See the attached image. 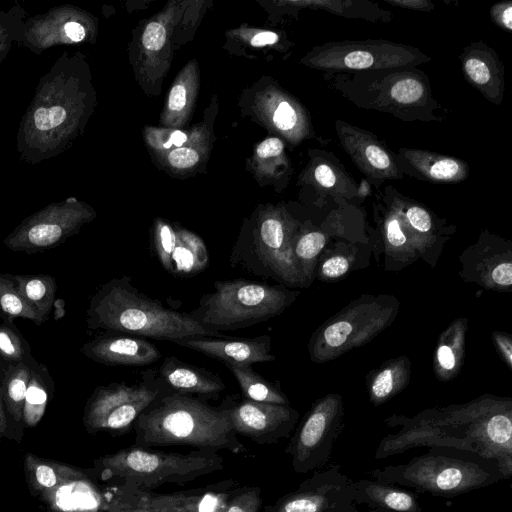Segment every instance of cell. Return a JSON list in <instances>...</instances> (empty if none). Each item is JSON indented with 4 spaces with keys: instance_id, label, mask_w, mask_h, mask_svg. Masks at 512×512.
I'll return each mask as SVG.
<instances>
[{
    "instance_id": "1",
    "label": "cell",
    "mask_w": 512,
    "mask_h": 512,
    "mask_svg": "<svg viewBox=\"0 0 512 512\" xmlns=\"http://www.w3.org/2000/svg\"><path fill=\"white\" fill-rule=\"evenodd\" d=\"M396 433L385 436L374 457L384 459L417 447H452L497 462L505 480L512 475V410L509 401L481 400L424 411L414 418L386 419Z\"/></svg>"
},
{
    "instance_id": "2",
    "label": "cell",
    "mask_w": 512,
    "mask_h": 512,
    "mask_svg": "<svg viewBox=\"0 0 512 512\" xmlns=\"http://www.w3.org/2000/svg\"><path fill=\"white\" fill-rule=\"evenodd\" d=\"M91 106L88 73L80 52H63L40 77L21 117L16 151L35 165L67 151L81 134Z\"/></svg>"
},
{
    "instance_id": "3",
    "label": "cell",
    "mask_w": 512,
    "mask_h": 512,
    "mask_svg": "<svg viewBox=\"0 0 512 512\" xmlns=\"http://www.w3.org/2000/svg\"><path fill=\"white\" fill-rule=\"evenodd\" d=\"M135 446L188 445L198 450L246 451L234 432L228 404L212 407L200 398L169 388L136 420Z\"/></svg>"
},
{
    "instance_id": "4",
    "label": "cell",
    "mask_w": 512,
    "mask_h": 512,
    "mask_svg": "<svg viewBox=\"0 0 512 512\" xmlns=\"http://www.w3.org/2000/svg\"><path fill=\"white\" fill-rule=\"evenodd\" d=\"M86 322L89 329L143 338L176 341L186 337H224L196 321L190 313L168 309L139 291L130 276L115 277L91 297Z\"/></svg>"
},
{
    "instance_id": "5",
    "label": "cell",
    "mask_w": 512,
    "mask_h": 512,
    "mask_svg": "<svg viewBox=\"0 0 512 512\" xmlns=\"http://www.w3.org/2000/svg\"><path fill=\"white\" fill-rule=\"evenodd\" d=\"M368 475L417 493L446 498L505 480L496 461L452 447H430L406 463L377 468Z\"/></svg>"
},
{
    "instance_id": "6",
    "label": "cell",
    "mask_w": 512,
    "mask_h": 512,
    "mask_svg": "<svg viewBox=\"0 0 512 512\" xmlns=\"http://www.w3.org/2000/svg\"><path fill=\"white\" fill-rule=\"evenodd\" d=\"M95 466L103 480L117 481L121 489L148 491L215 473L223 469L224 459L210 450L167 453L133 445L98 459Z\"/></svg>"
},
{
    "instance_id": "7",
    "label": "cell",
    "mask_w": 512,
    "mask_h": 512,
    "mask_svg": "<svg viewBox=\"0 0 512 512\" xmlns=\"http://www.w3.org/2000/svg\"><path fill=\"white\" fill-rule=\"evenodd\" d=\"M335 80L337 89L360 107L387 112L402 120L438 119L433 115L438 103L422 71H361L353 72L351 77L338 73Z\"/></svg>"
},
{
    "instance_id": "8",
    "label": "cell",
    "mask_w": 512,
    "mask_h": 512,
    "mask_svg": "<svg viewBox=\"0 0 512 512\" xmlns=\"http://www.w3.org/2000/svg\"><path fill=\"white\" fill-rule=\"evenodd\" d=\"M214 291L204 294L190 315L216 331L246 328L282 313L297 293L282 285L244 279L214 282Z\"/></svg>"
},
{
    "instance_id": "9",
    "label": "cell",
    "mask_w": 512,
    "mask_h": 512,
    "mask_svg": "<svg viewBox=\"0 0 512 512\" xmlns=\"http://www.w3.org/2000/svg\"><path fill=\"white\" fill-rule=\"evenodd\" d=\"M430 60L418 48L383 39L330 41L307 56L308 65L330 74L415 68Z\"/></svg>"
},
{
    "instance_id": "10",
    "label": "cell",
    "mask_w": 512,
    "mask_h": 512,
    "mask_svg": "<svg viewBox=\"0 0 512 512\" xmlns=\"http://www.w3.org/2000/svg\"><path fill=\"white\" fill-rule=\"evenodd\" d=\"M145 371L142 381L113 382L95 388L88 399L83 421L89 431H126L168 387L157 371Z\"/></svg>"
},
{
    "instance_id": "11",
    "label": "cell",
    "mask_w": 512,
    "mask_h": 512,
    "mask_svg": "<svg viewBox=\"0 0 512 512\" xmlns=\"http://www.w3.org/2000/svg\"><path fill=\"white\" fill-rule=\"evenodd\" d=\"M295 236L290 225L279 215L264 217L250 244L232 250V265L289 286H299L305 279L293 252Z\"/></svg>"
},
{
    "instance_id": "12",
    "label": "cell",
    "mask_w": 512,
    "mask_h": 512,
    "mask_svg": "<svg viewBox=\"0 0 512 512\" xmlns=\"http://www.w3.org/2000/svg\"><path fill=\"white\" fill-rule=\"evenodd\" d=\"M95 217V211L75 197L52 202L23 219L4 239L14 252L33 254L55 248Z\"/></svg>"
},
{
    "instance_id": "13",
    "label": "cell",
    "mask_w": 512,
    "mask_h": 512,
    "mask_svg": "<svg viewBox=\"0 0 512 512\" xmlns=\"http://www.w3.org/2000/svg\"><path fill=\"white\" fill-rule=\"evenodd\" d=\"M343 417L338 395H327L314 403L286 448L296 473L315 471L328 462L342 430Z\"/></svg>"
},
{
    "instance_id": "14",
    "label": "cell",
    "mask_w": 512,
    "mask_h": 512,
    "mask_svg": "<svg viewBox=\"0 0 512 512\" xmlns=\"http://www.w3.org/2000/svg\"><path fill=\"white\" fill-rule=\"evenodd\" d=\"M93 24L91 17L79 7L58 5L25 20L19 47L41 55L56 46L83 43L93 35Z\"/></svg>"
},
{
    "instance_id": "15",
    "label": "cell",
    "mask_w": 512,
    "mask_h": 512,
    "mask_svg": "<svg viewBox=\"0 0 512 512\" xmlns=\"http://www.w3.org/2000/svg\"><path fill=\"white\" fill-rule=\"evenodd\" d=\"M353 480L334 464L315 471L300 486L272 505L265 512H337L353 502Z\"/></svg>"
},
{
    "instance_id": "16",
    "label": "cell",
    "mask_w": 512,
    "mask_h": 512,
    "mask_svg": "<svg viewBox=\"0 0 512 512\" xmlns=\"http://www.w3.org/2000/svg\"><path fill=\"white\" fill-rule=\"evenodd\" d=\"M232 428L258 444H271L287 437L294 429L299 414L289 405L262 403L242 399L228 404Z\"/></svg>"
},
{
    "instance_id": "17",
    "label": "cell",
    "mask_w": 512,
    "mask_h": 512,
    "mask_svg": "<svg viewBox=\"0 0 512 512\" xmlns=\"http://www.w3.org/2000/svg\"><path fill=\"white\" fill-rule=\"evenodd\" d=\"M335 130L342 148L372 185L403 177L394 154L375 135L343 120H336Z\"/></svg>"
},
{
    "instance_id": "18",
    "label": "cell",
    "mask_w": 512,
    "mask_h": 512,
    "mask_svg": "<svg viewBox=\"0 0 512 512\" xmlns=\"http://www.w3.org/2000/svg\"><path fill=\"white\" fill-rule=\"evenodd\" d=\"M153 247L162 267L175 277L196 276L209 264L208 249L199 236L165 222L155 226Z\"/></svg>"
},
{
    "instance_id": "19",
    "label": "cell",
    "mask_w": 512,
    "mask_h": 512,
    "mask_svg": "<svg viewBox=\"0 0 512 512\" xmlns=\"http://www.w3.org/2000/svg\"><path fill=\"white\" fill-rule=\"evenodd\" d=\"M80 351L107 366H147L161 358V352L143 337L129 334L98 336L84 343Z\"/></svg>"
},
{
    "instance_id": "20",
    "label": "cell",
    "mask_w": 512,
    "mask_h": 512,
    "mask_svg": "<svg viewBox=\"0 0 512 512\" xmlns=\"http://www.w3.org/2000/svg\"><path fill=\"white\" fill-rule=\"evenodd\" d=\"M173 343L215 358L222 363L252 366L255 363L271 362L276 359L271 353V337L268 335L241 339L193 336Z\"/></svg>"
},
{
    "instance_id": "21",
    "label": "cell",
    "mask_w": 512,
    "mask_h": 512,
    "mask_svg": "<svg viewBox=\"0 0 512 512\" xmlns=\"http://www.w3.org/2000/svg\"><path fill=\"white\" fill-rule=\"evenodd\" d=\"M360 308V307H359ZM360 309H353L338 315L335 320L323 327L311 346V357L320 361L331 355L361 344L369 334L374 335L384 326V321H376V317L368 321V317L358 316Z\"/></svg>"
},
{
    "instance_id": "22",
    "label": "cell",
    "mask_w": 512,
    "mask_h": 512,
    "mask_svg": "<svg viewBox=\"0 0 512 512\" xmlns=\"http://www.w3.org/2000/svg\"><path fill=\"white\" fill-rule=\"evenodd\" d=\"M465 79L487 100L500 105L505 90L504 65L482 41L465 47L459 56Z\"/></svg>"
},
{
    "instance_id": "23",
    "label": "cell",
    "mask_w": 512,
    "mask_h": 512,
    "mask_svg": "<svg viewBox=\"0 0 512 512\" xmlns=\"http://www.w3.org/2000/svg\"><path fill=\"white\" fill-rule=\"evenodd\" d=\"M394 157L403 174L429 182L457 183L469 175L464 160L428 150L400 148Z\"/></svg>"
},
{
    "instance_id": "24",
    "label": "cell",
    "mask_w": 512,
    "mask_h": 512,
    "mask_svg": "<svg viewBox=\"0 0 512 512\" xmlns=\"http://www.w3.org/2000/svg\"><path fill=\"white\" fill-rule=\"evenodd\" d=\"M157 373L170 390L181 394L212 396L225 389L218 375L185 363L175 356L164 358Z\"/></svg>"
},
{
    "instance_id": "25",
    "label": "cell",
    "mask_w": 512,
    "mask_h": 512,
    "mask_svg": "<svg viewBox=\"0 0 512 512\" xmlns=\"http://www.w3.org/2000/svg\"><path fill=\"white\" fill-rule=\"evenodd\" d=\"M353 489L355 504L392 512L423 511L417 494L398 485L374 479H360L353 481Z\"/></svg>"
},
{
    "instance_id": "26",
    "label": "cell",
    "mask_w": 512,
    "mask_h": 512,
    "mask_svg": "<svg viewBox=\"0 0 512 512\" xmlns=\"http://www.w3.org/2000/svg\"><path fill=\"white\" fill-rule=\"evenodd\" d=\"M34 363L0 364V393L3 407L7 419L9 416L16 423L23 422L25 396Z\"/></svg>"
},
{
    "instance_id": "27",
    "label": "cell",
    "mask_w": 512,
    "mask_h": 512,
    "mask_svg": "<svg viewBox=\"0 0 512 512\" xmlns=\"http://www.w3.org/2000/svg\"><path fill=\"white\" fill-rule=\"evenodd\" d=\"M25 466L31 486L44 495L64 484L85 478L81 471L73 467L44 460L33 454L26 455Z\"/></svg>"
},
{
    "instance_id": "28",
    "label": "cell",
    "mask_w": 512,
    "mask_h": 512,
    "mask_svg": "<svg viewBox=\"0 0 512 512\" xmlns=\"http://www.w3.org/2000/svg\"><path fill=\"white\" fill-rule=\"evenodd\" d=\"M223 364L235 377L244 399L262 403L289 405L285 394L274 384L255 372L251 365L228 362Z\"/></svg>"
},
{
    "instance_id": "29",
    "label": "cell",
    "mask_w": 512,
    "mask_h": 512,
    "mask_svg": "<svg viewBox=\"0 0 512 512\" xmlns=\"http://www.w3.org/2000/svg\"><path fill=\"white\" fill-rule=\"evenodd\" d=\"M19 293L27 303L46 321L56 300V281L50 275H12Z\"/></svg>"
},
{
    "instance_id": "30",
    "label": "cell",
    "mask_w": 512,
    "mask_h": 512,
    "mask_svg": "<svg viewBox=\"0 0 512 512\" xmlns=\"http://www.w3.org/2000/svg\"><path fill=\"white\" fill-rule=\"evenodd\" d=\"M53 391L54 382L48 369L36 361L31 368L24 402L23 422L27 426L33 427L42 419Z\"/></svg>"
},
{
    "instance_id": "31",
    "label": "cell",
    "mask_w": 512,
    "mask_h": 512,
    "mask_svg": "<svg viewBox=\"0 0 512 512\" xmlns=\"http://www.w3.org/2000/svg\"><path fill=\"white\" fill-rule=\"evenodd\" d=\"M337 160L324 153V158L314 165L313 181L324 195L352 198L359 192L358 187Z\"/></svg>"
},
{
    "instance_id": "32",
    "label": "cell",
    "mask_w": 512,
    "mask_h": 512,
    "mask_svg": "<svg viewBox=\"0 0 512 512\" xmlns=\"http://www.w3.org/2000/svg\"><path fill=\"white\" fill-rule=\"evenodd\" d=\"M463 327V324L452 325L439 339L435 365L441 378H449L458 371L464 351Z\"/></svg>"
},
{
    "instance_id": "33",
    "label": "cell",
    "mask_w": 512,
    "mask_h": 512,
    "mask_svg": "<svg viewBox=\"0 0 512 512\" xmlns=\"http://www.w3.org/2000/svg\"><path fill=\"white\" fill-rule=\"evenodd\" d=\"M0 317L4 323L13 324L16 318L29 319L36 325L45 322L27 303L16 288L11 274L0 273Z\"/></svg>"
},
{
    "instance_id": "34",
    "label": "cell",
    "mask_w": 512,
    "mask_h": 512,
    "mask_svg": "<svg viewBox=\"0 0 512 512\" xmlns=\"http://www.w3.org/2000/svg\"><path fill=\"white\" fill-rule=\"evenodd\" d=\"M407 364L393 361L380 369L369 386L370 400L374 405H380L398 393L407 381Z\"/></svg>"
},
{
    "instance_id": "35",
    "label": "cell",
    "mask_w": 512,
    "mask_h": 512,
    "mask_svg": "<svg viewBox=\"0 0 512 512\" xmlns=\"http://www.w3.org/2000/svg\"><path fill=\"white\" fill-rule=\"evenodd\" d=\"M28 17V12L17 1L10 8L0 10V64L14 45L20 46L23 24Z\"/></svg>"
},
{
    "instance_id": "36",
    "label": "cell",
    "mask_w": 512,
    "mask_h": 512,
    "mask_svg": "<svg viewBox=\"0 0 512 512\" xmlns=\"http://www.w3.org/2000/svg\"><path fill=\"white\" fill-rule=\"evenodd\" d=\"M35 361L28 342L18 329L13 324H0V364L26 363L31 365Z\"/></svg>"
},
{
    "instance_id": "37",
    "label": "cell",
    "mask_w": 512,
    "mask_h": 512,
    "mask_svg": "<svg viewBox=\"0 0 512 512\" xmlns=\"http://www.w3.org/2000/svg\"><path fill=\"white\" fill-rule=\"evenodd\" d=\"M306 4L314 5L339 16L364 18L371 21H389L393 16L391 12L381 10L377 5L367 1L323 0L310 1Z\"/></svg>"
},
{
    "instance_id": "38",
    "label": "cell",
    "mask_w": 512,
    "mask_h": 512,
    "mask_svg": "<svg viewBox=\"0 0 512 512\" xmlns=\"http://www.w3.org/2000/svg\"><path fill=\"white\" fill-rule=\"evenodd\" d=\"M326 243L319 231H310L295 238L293 252L304 279L311 273L313 262Z\"/></svg>"
},
{
    "instance_id": "39",
    "label": "cell",
    "mask_w": 512,
    "mask_h": 512,
    "mask_svg": "<svg viewBox=\"0 0 512 512\" xmlns=\"http://www.w3.org/2000/svg\"><path fill=\"white\" fill-rule=\"evenodd\" d=\"M262 496L260 487L235 489L219 512H260Z\"/></svg>"
},
{
    "instance_id": "40",
    "label": "cell",
    "mask_w": 512,
    "mask_h": 512,
    "mask_svg": "<svg viewBox=\"0 0 512 512\" xmlns=\"http://www.w3.org/2000/svg\"><path fill=\"white\" fill-rule=\"evenodd\" d=\"M393 200L401 210L406 223L415 231L424 234L432 230L433 219L426 208L408 199L403 200L401 195L393 197Z\"/></svg>"
},
{
    "instance_id": "41",
    "label": "cell",
    "mask_w": 512,
    "mask_h": 512,
    "mask_svg": "<svg viewBox=\"0 0 512 512\" xmlns=\"http://www.w3.org/2000/svg\"><path fill=\"white\" fill-rule=\"evenodd\" d=\"M108 512H167L144 501L138 491L120 489V495L108 508Z\"/></svg>"
},
{
    "instance_id": "42",
    "label": "cell",
    "mask_w": 512,
    "mask_h": 512,
    "mask_svg": "<svg viewBox=\"0 0 512 512\" xmlns=\"http://www.w3.org/2000/svg\"><path fill=\"white\" fill-rule=\"evenodd\" d=\"M385 234L388 243L394 248L403 247L407 242L402 225V215L393 200L391 211L385 220Z\"/></svg>"
},
{
    "instance_id": "43",
    "label": "cell",
    "mask_w": 512,
    "mask_h": 512,
    "mask_svg": "<svg viewBox=\"0 0 512 512\" xmlns=\"http://www.w3.org/2000/svg\"><path fill=\"white\" fill-rule=\"evenodd\" d=\"M273 121L281 131H291L297 127L299 121L302 122V119L299 118L293 105L287 101H282L274 112Z\"/></svg>"
},
{
    "instance_id": "44",
    "label": "cell",
    "mask_w": 512,
    "mask_h": 512,
    "mask_svg": "<svg viewBox=\"0 0 512 512\" xmlns=\"http://www.w3.org/2000/svg\"><path fill=\"white\" fill-rule=\"evenodd\" d=\"M166 40V30L164 26L158 22H151L147 25L143 36L142 43L147 50H160Z\"/></svg>"
},
{
    "instance_id": "45",
    "label": "cell",
    "mask_w": 512,
    "mask_h": 512,
    "mask_svg": "<svg viewBox=\"0 0 512 512\" xmlns=\"http://www.w3.org/2000/svg\"><path fill=\"white\" fill-rule=\"evenodd\" d=\"M199 160V155L196 150L187 147H179L172 150L168 155L169 163L180 169L190 168L194 166Z\"/></svg>"
},
{
    "instance_id": "46",
    "label": "cell",
    "mask_w": 512,
    "mask_h": 512,
    "mask_svg": "<svg viewBox=\"0 0 512 512\" xmlns=\"http://www.w3.org/2000/svg\"><path fill=\"white\" fill-rule=\"evenodd\" d=\"M490 15L495 25L507 32L512 31V2L502 1L492 6Z\"/></svg>"
},
{
    "instance_id": "47",
    "label": "cell",
    "mask_w": 512,
    "mask_h": 512,
    "mask_svg": "<svg viewBox=\"0 0 512 512\" xmlns=\"http://www.w3.org/2000/svg\"><path fill=\"white\" fill-rule=\"evenodd\" d=\"M349 261L341 255H335L326 259L321 266V274L326 278H338L349 269Z\"/></svg>"
},
{
    "instance_id": "48",
    "label": "cell",
    "mask_w": 512,
    "mask_h": 512,
    "mask_svg": "<svg viewBox=\"0 0 512 512\" xmlns=\"http://www.w3.org/2000/svg\"><path fill=\"white\" fill-rule=\"evenodd\" d=\"M284 149L283 142L276 137L267 138L257 147V155L260 158H270L279 156Z\"/></svg>"
},
{
    "instance_id": "49",
    "label": "cell",
    "mask_w": 512,
    "mask_h": 512,
    "mask_svg": "<svg viewBox=\"0 0 512 512\" xmlns=\"http://www.w3.org/2000/svg\"><path fill=\"white\" fill-rule=\"evenodd\" d=\"M187 96L184 86L175 85L169 95L168 107L173 112L181 111L186 105Z\"/></svg>"
},
{
    "instance_id": "50",
    "label": "cell",
    "mask_w": 512,
    "mask_h": 512,
    "mask_svg": "<svg viewBox=\"0 0 512 512\" xmlns=\"http://www.w3.org/2000/svg\"><path fill=\"white\" fill-rule=\"evenodd\" d=\"M385 2L396 7L423 12H428L434 9V4L428 0H385Z\"/></svg>"
},
{
    "instance_id": "51",
    "label": "cell",
    "mask_w": 512,
    "mask_h": 512,
    "mask_svg": "<svg viewBox=\"0 0 512 512\" xmlns=\"http://www.w3.org/2000/svg\"><path fill=\"white\" fill-rule=\"evenodd\" d=\"M495 344L501 352L507 365L511 367L512 363V343L511 339L503 334H495Z\"/></svg>"
},
{
    "instance_id": "52",
    "label": "cell",
    "mask_w": 512,
    "mask_h": 512,
    "mask_svg": "<svg viewBox=\"0 0 512 512\" xmlns=\"http://www.w3.org/2000/svg\"><path fill=\"white\" fill-rule=\"evenodd\" d=\"M278 41V35L271 31H265L256 34L252 40L251 44L255 47H261L265 45H271Z\"/></svg>"
},
{
    "instance_id": "53",
    "label": "cell",
    "mask_w": 512,
    "mask_h": 512,
    "mask_svg": "<svg viewBox=\"0 0 512 512\" xmlns=\"http://www.w3.org/2000/svg\"><path fill=\"white\" fill-rule=\"evenodd\" d=\"M187 140L186 135L181 131H174L168 141L163 144L164 148H170L172 145L180 146Z\"/></svg>"
},
{
    "instance_id": "54",
    "label": "cell",
    "mask_w": 512,
    "mask_h": 512,
    "mask_svg": "<svg viewBox=\"0 0 512 512\" xmlns=\"http://www.w3.org/2000/svg\"><path fill=\"white\" fill-rule=\"evenodd\" d=\"M8 426V419L3 407V402L0 393V435L5 434Z\"/></svg>"
},
{
    "instance_id": "55",
    "label": "cell",
    "mask_w": 512,
    "mask_h": 512,
    "mask_svg": "<svg viewBox=\"0 0 512 512\" xmlns=\"http://www.w3.org/2000/svg\"><path fill=\"white\" fill-rule=\"evenodd\" d=\"M64 306H65V302L62 299L55 300V303L53 306V308L55 307V309H56L55 319H58V318H61L62 316H64V313H65Z\"/></svg>"
},
{
    "instance_id": "56",
    "label": "cell",
    "mask_w": 512,
    "mask_h": 512,
    "mask_svg": "<svg viewBox=\"0 0 512 512\" xmlns=\"http://www.w3.org/2000/svg\"><path fill=\"white\" fill-rule=\"evenodd\" d=\"M337 512H360L354 502L341 507Z\"/></svg>"
},
{
    "instance_id": "57",
    "label": "cell",
    "mask_w": 512,
    "mask_h": 512,
    "mask_svg": "<svg viewBox=\"0 0 512 512\" xmlns=\"http://www.w3.org/2000/svg\"><path fill=\"white\" fill-rule=\"evenodd\" d=\"M369 512H392V511H387V510H383V509H371Z\"/></svg>"
}]
</instances>
